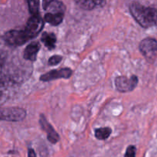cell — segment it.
I'll use <instances>...</instances> for the list:
<instances>
[{
    "label": "cell",
    "mask_w": 157,
    "mask_h": 157,
    "mask_svg": "<svg viewBox=\"0 0 157 157\" xmlns=\"http://www.w3.org/2000/svg\"><path fill=\"white\" fill-rule=\"evenodd\" d=\"M130 11L134 19L143 28L157 26V9L133 2L130 6Z\"/></svg>",
    "instance_id": "obj_1"
},
{
    "label": "cell",
    "mask_w": 157,
    "mask_h": 157,
    "mask_svg": "<svg viewBox=\"0 0 157 157\" xmlns=\"http://www.w3.org/2000/svg\"><path fill=\"white\" fill-rule=\"evenodd\" d=\"M142 55L150 62L157 61V41L154 38H147L142 40L139 45Z\"/></svg>",
    "instance_id": "obj_2"
},
{
    "label": "cell",
    "mask_w": 157,
    "mask_h": 157,
    "mask_svg": "<svg viewBox=\"0 0 157 157\" xmlns=\"http://www.w3.org/2000/svg\"><path fill=\"white\" fill-rule=\"evenodd\" d=\"M26 111L20 107H8L0 109V121L18 122L25 118Z\"/></svg>",
    "instance_id": "obj_3"
},
{
    "label": "cell",
    "mask_w": 157,
    "mask_h": 157,
    "mask_svg": "<svg viewBox=\"0 0 157 157\" xmlns=\"http://www.w3.org/2000/svg\"><path fill=\"white\" fill-rule=\"evenodd\" d=\"M5 41L9 45H22L31 38L25 30H11L6 32L3 36Z\"/></svg>",
    "instance_id": "obj_4"
},
{
    "label": "cell",
    "mask_w": 157,
    "mask_h": 157,
    "mask_svg": "<svg viewBox=\"0 0 157 157\" xmlns=\"http://www.w3.org/2000/svg\"><path fill=\"white\" fill-rule=\"evenodd\" d=\"M43 26H44V21L38 14V15H32L29 18L24 30L29 38L32 39L41 32Z\"/></svg>",
    "instance_id": "obj_5"
},
{
    "label": "cell",
    "mask_w": 157,
    "mask_h": 157,
    "mask_svg": "<svg viewBox=\"0 0 157 157\" xmlns=\"http://www.w3.org/2000/svg\"><path fill=\"white\" fill-rule=\"evenodd\" d=\"M138 84V78L136 75H132L130 78L125 76L118 77L115 79L117 89L121 92H129L133 90Z\"/></svg>",
    "instance_id": "obj_6"
},
{
    "label": "cell",
    "mask_w": 157,
    "mask_h": 157,
    "mask_svg": "<svg viewBox=\"0 0 157 157\" xmlns=\"http://www.w3.org/2000/svg\"><path fill=\"white\" fill-rule=\"evenodd\" d=\"M72 74H73V71H71V69L68 68V67L58 69V70H52L41 75L40 77V81L47 82V81H53V80L59 79V78L67 79L71 76Z\"/></svg>",
    "instance_id": "obj_7"
},
{
    "label": "cell",
    "mask_w": 157,
    "mask_h": 157,
    "mask_svg": "<svg viewBox=\"0 0 157 157\" xmlns=\"http://www.w3.org/2000/svg\"><path fill=\"white\" fill-rule=\"evenodd\" d=\"M39 124L41 125V127L42 128V130L47 133V137L49 142L53 144H57L60 140L59 135L54 130L52 125L48 122L47 119H46L45 117L43 114L40 115Z\"/></svg>",
    "instance_id": "obj_8"
},
{
    "label": "cell",
    "mask_w": 157,
    "mask_h": 157,
    "mask_svg": "<svg viewBox=\"0 0 157 157\" xmlns=\"http://www.w3.org/2000/svg\"><path fill=\"white\" fill-rule=\"evenodd\" d=\"M40 48H41V44L39 42H36V41L32 42L25 49L24 54H23L24 58L32 61H35Z\"/></svg>",
    "instance_id": "obj_9"
},
{
    "label": "cell",
    "mask_w": 157,
    "mask_h": 157,
    "mask_svg": "<svg viewBox=\"0 0 157 157\" xmlns=\"http://www.w3.org/2000/svg\"><path fill=\"white\" fill-rule=\"evenodd\" d=\"M41 42H43V44L49 50H52V49H54L55 48V43H56L57 38L55 34L44 32L41 35Z\"/></svg>",
    "instance_id": "obj_10"
},
{
    "label": "cell",
    "mask_w": 157,
    "mask_h": 157,
    "mask_svg": "<svg viewBox=\"0 0 157 157\" xmlns=\"http://www.w3.org/2000/svg\"><path fill=\"white\" fill-rule=\"evenodd\" d=\"M64 14L63 13H48L44 15V20L52 25L57 26L62 22Z\"/></svg>",
    "instance_id": "obj_11"
},
{
    "label": "cell",
    "mask_w": 157,
    "mask_h": 157,
    "mask_svg": "<svg viewBox=\"0 0 157 157\" xmlns=\"http://www.w3.org/2000/svg\"><path fill=\"white\" fill-rule=\"evenodd\" d=\"M48 10L50 11L51 13H63L64 14L66 7L64 3L58 0H52L49 2L47 8Z\"/></svg>",
    "instance_id": "obj_12"
},
{
    "label": "cell",
    "mask_w": 157,
    "mask_h": 157,
    "mask_svg": "<svg viewBox=\"0 0 157 157\" xmlns=\"http://www.w3.org/2000/svg\"><path fill=\"white\" fill-rule=\"evenodd\" d=\"M112 133V130L110 127H101L95 130V136L100 140H105Z\"/></svg>",
    "instance_id": "obj_13"
},
{
    "label": "cell",
    "mask_w": 157,
    "mask_h": 157,
    "mask_svg": "<svg viewBox=\"0 0 157 157\" xmlns=\"http://www.w3.org/2000/svg\"><path fill=\"white\" fill-rule=\"evenodd\" d=\"M31 15H35L39 14V0H26Z\"/></svg>",
    "instance_id": "obj_14"
},
{
    "label": "cell",
    "mask_w": 157,
    "mask_h": 157,
    "mask_svg": "<svg viewBox=\"0 0 157 157\" xmlns=\"http://www.w3.org/2000/svg\"><path fill=\"white\" fill-rule=\"evenodd\" d=\"M75 1L79 7L85 10H92L96 7L92 0H75Z\"/></svg>",
    "instance_id": "obj_15"
},
{
    "label": "cell",
    "mask_w": 157,
    "mask_h": 157,
    "mask_svg": "<svg viewBox=\"0 0 157 157\" xmlns=\"http://www.w3.org/2000/svg\"><path fill=\"white\" fill-rule=\"evenodd\" d=\"M61 60H62V56H61V55H53V56L49 58L48 64H50V65H57V64L61 62Z\"/></svg>",
    "instance_id": "obj_16"
},
{
    "label": "cell",
    "mask_w": 157,
    "mask_h": 157,
    "mask_svg": "<svg viewBox=\"0 0 157 157\" xmlns=\"http://www.w3.org/2000/svg\"><path fill=\"white\" fill-rule=\"evenodd\" d=\"M136 149L134 146H129L127 148V150H126L124 157H136Z\"/></svg>",
    "instance_id": "obj_17"
},
{
    "label": "cell",
    "mask_w": 157,
    "mask_h": 157,
    "mask_svg": "<svg viewBox=\"0 0 157 157\" xmlns=\"http://www.w3.org/2000/svg\"><path fill=\"white\" fill-rule=\"evenodd\" d=\"M93 2L94 3L95 6H100V7H102L104 5L106 4V1L107 0H92Z\"/></svg>",
    "instance_id": "obj_18"
},
{
    "label": "cell",
    "mask_w": 157,
    "mask_h": 157,
    "mask_svg": "<svg viewBox=\"0 0 157 157\" xmlns=\"http://www.w3.org/2000/svg\"><path fill=\"white\" fill-rule=\"evenodd\" d=\"M28 155H29V157H37L35 150L32 148L29 149V151H28Z\"/></svg>",
    "instance_id": "obj_19"
},
{
    "label": "cell",
    "mask_w": 157,
    "mask_h": 157,
    "mask_svg": "<svg viewBox=\"0 0 157 157\" xmlns=\"http://www.w3.org/2000/svg\"><path fill=\"white\" fill-rule=\"evenodd\" d=\"M52 1V0H42V6H43V9H47L48 6L49 2Z\"/></svg>",
    "instance_id": "obj_20"
}]
</instances>
